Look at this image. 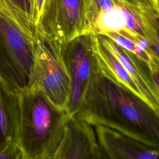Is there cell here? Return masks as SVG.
<instances>
[{
    "instance_id": "cell-1",
    "label": "cell",
    "mask_w": 159,
    "mask_h": 159,
    "mask_svg": "<svg viewBox=\"0 0 159 159\" xmlns=\"http://www.w3.org/2000/svg\"><path fill=\"white\" fill-rule=\"evenodd\" d=\"M75 116L91 126H105L159 148V112L99 69L93 75Z\"/></svg>"
},
{
    "instance_id": "cell-2",
    "label": "cell",
    "mask_w": 159,
    "mask_h": 159,
    "mask_svg": "<svg viewBox=\"0 0 159 159\" xmlns=\"http://www.w3.org/2000/svg\"><path fill=\"white\" fill-rule=\"evenodd\" d=\"M19 94V145L24 159H44L59 149L70 116L40 89L27 88Z\"/></svg>"
},
{
    "instance_id": "cell-3",
    "label": "cell",
    "mask_w": 159,
    "mask_h": 159,
    "mask_svg": "<svg viewBox=\"0 0 159 159\" xmlns=\"http://www.w3.org/2000/svg\"><path fill=\"white\" fill-rule=\"evenodd\" d=\"M83 35L117 33L144 39L158 51L159 12L126 0H82Z\"/></svg>"
},
{
    "instance_id": "cell-4",
    "label": "cell",
    "mask_w": 159,
    "mask_h": 159,
    "mask_svg": "<svg viewBox=\"0 0 159 159\" xmlns=\"http://www.w3.org/2000/svg\"><path fill=\"white\" fill-rule=\"evenodd\" d=\"M39 40L30 19L0 1V80L12 90L27 88Z\"/></svg>"
},
{
    "instance_id": "cell-5",
    "label": "cell",
    "mask_w": 159,
    "mask_h": 159,
    "mask_svg": "<svg viewBox=\"0 0 159 159\" xmlns=\"http://www.w3.org/2000/svg\"><path fill=\"white\" fill-rule=\"evenodd\" d=\"M36 32L55 54L83 35L82 0H45Z\"/></svg>"
},
{
    "instance_id": "cell-6",
    "label": "cell",
    "mask_w": 159,
    "mask_h": 159,
    "mask_svg": "<svg viewBox=\"0 0 159 159\" xmlns=\"http://www.w3.org/2000/svg\"><path fill=\"white\" fill-rule=\"evenodd\" d=\"M27 88L41 90L54 105L67 111L70 92L67 69L60 54L53 53L41 40L36 45Z\"/></svg>"
},
{
    "instance_id": "cell-7",
    "label": "cell",
    "mask_w": 159,
    "mask_h": 159,
    "mask_svg": "<svg viewBox=\"0 0 159 159\" xmlns=\"http://www.w3.org/2000/svg\"><path fill=\"white\" fill-rule=\"evenodd\" d=\"M70 80L67 111L71 117L79 111L90 81L99 70L91 35H81L68 42L60 52Z\"/></svg>"
},
{
    "instance_id": "cell-8",
    "label": "cell",
    "mask_w": 159,
    "mask_h": 159,
    "mask_svg": "<svg viewBox=\"0 0 159 159\" xmlns=\"http://www.w3.org/2000/svg\"><path fill=\"white\" fill-rule=\"evenodd\" d=\"M93 127L98 144L107 159H158V147L139 142L105 126Z\"/></svg>"
},
{
    "instance_id": "cell-9",
    "label": "cell",
    "mask_w": 159,
    "mask_h": 159,
    "mask_svg": "<svg viewBox=\"0 0 159 159\" xmlns=\"http://www.w3.org/2000/svg\"><path fill=\"white\" fill-rule=\"evenodd\" d=\"M101 43L119 61L136 85L142 98L159 112V89L154 85L147 67L129 51L104 35H98Z\"/></svg>"
},
{
    "instance_id": "cell-10",
    "label": "cell",
    "mask_w": 159,
    "mask_h": 159,
    "mask_svg": "<svg viewBox=\"0 0 159 159\" xmlns=\"http://www.w3.org/2000/svg\"><path fill=\"white\" fill-rule=\"evenodd\" d=\"M98 147L93 127L75 116L68 120L58 159H94Z\"/></svg>"
},
{
    "instance_id": "cell-11",
    "label": "cell",
    "mask_w": 159,
    "mask_h": 159,
    "mask_svg": "<svg viewBox=\"0 0 159 159\" xmlns=\"http://www.w3.org/2000/svg\"><path fill=\"white\" fill-rule=\"evenodd\" d=\"M20 119L19 92L12 90L0 80V152L10 143L19 144Z\"/></svg>"
},
{
    "instance_id": "cell-12",
    "label": "cell",
    "mask_w": 159,
    "mask_h": 159,
    "mask_svg": "<svg viewBox=\"0 0 159 159\" xmlns=\"http://www.w3.org/2000/svg\"><path fill=\"white\" fill-rule=\"evenodd\" d=\"M91 40L93 50L100 71L142 98L139 91L129 74L117 58L101 43L98 35H91Z\"/></svg>"
},
{
    "instance_id": "cell-13",
    "label": "cell",
    "mask_w": 159,
    "mask_h": 159,
    "mask_svg": "<svg viewBox=\"0 0 159 159\" xmlns=\"http://www.w3.org/2000/svg\"><path fill=\"white\" fill-rule=\"evenodd\" d=\"M104 36L130 52L138 60L147 66L154 85L157 89H159L158 51L152 48L144 39L130 38L117 33H109Z\"/></svg>"
},
{
    "instance_id": "cell-14",
    "label": "cell",
    "mask_w": 159,
    "mask_h": 159,
    "mask_svg": "<svg viewBox=\"0 0 159 159\" xmlns=\"http://www.w3.org/2000/svg\"><path fill=\"white\" fill-rule=\"evenodd\" d=\"M12 12L29 17L31 21L32 0H0Z\"/></svg>"
},
{
    "instance_id": "cell-15",
    "label": "cell",
    "mask_w": 159,
    "mask_h": 159,
    "mask_svg": "<svg viewBox=\"0 0 159 159\" xmlns=\"http://www.w3.org/2000/svg\"><path fill=\"white\" fill-rule=\"evenodd\" d=\"M0 159H24V157L18 143H10L0 152Z\"/></svg>"
},
{
    "instance_id": "cell-16",
    "label": "cell",
    "mask_w": 159,
    "mask_h": 159,
    "mask_svg": "<svg viewBox=\"0 0 159 159\" xmlns=\"http://www.w3.org/2000/svg\"><path fill=\"white\" fill-rule=\"evenodd\" d=\"M45 0H32V7L31 11L32 22L37 29L43 9Z\"/></svg>"
},
{
    "instance_id": "cell-17",
    "label": "cell",
    "mask_w": 159,
    "mask_h": 159,
    "mask_svg": "<svg viewBox=\"0 0 159 159\" xmlns=\"http://www.w3.org/2000/svg\"><path fill=\"white\" fill-rule=\"evenodd\" d=\"M144 9L159 12V0H126Z\"/></svg>"
},
{
    "instance_id": "cell-18",
    "label": "cell",
    "mask_w": 159,
    "mask_h": 159,
    "mask_svg": "<svg viewBox=\"0 0 159 159\" xmlns=\"http://www.w3.org/2000/svg\"><path fill=\"white\" fill-rule=\"evenodd\" d=\"M94 159H107L106 155L104 154V153L103 152L102 149L100 148L99 145L96 150Z\"/></svg>"
},
{
    "instance_id": "cell-19",
    "label": "cell",
    "mask_w": 159,
    "mask_h": 159,
    "mask_svg": "<svg viewBox=\"0 0 159 159\" xmlns=\"http://www.w3.org/2000/svg\"><path fill=\"white\" fill-rule=\"evenodd\" d=\"M61 146V145H60ZM59 151H60V148L55 153H53V155L44 158V159H58V155H59Z\"/></svg>"
}]
</instances>
